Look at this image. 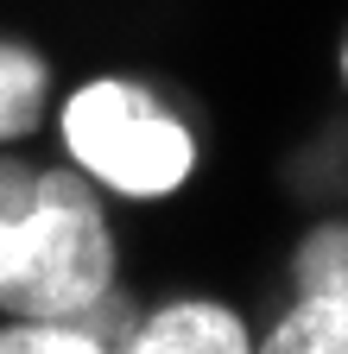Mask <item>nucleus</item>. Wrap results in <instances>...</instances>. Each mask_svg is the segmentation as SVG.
<instances>
[{"mask_svg": "<svg viewBox=\"0 0 348 354\" xmlns=\"http://www.w3.org/2000/svg\"><path fill=\"white\" fill-rule=\"evenodd\" d=\"M51 140L114 209H171L203 177V127L146 70L70 76L51 108Z\"/></svg>", "mask_w": 348, "mask_h": 354, "instance_id": "obj_1", "label": "nucleus"}, {"mask_svg": "<svg viewBox=\"0 0 348 354\" xmlns=\"http://www.w3.org/2000/svg\"><path fill=\"white\" fill-rule=\"evenodd\" d=\"M127 285L120 209L70 158L38 165L19 215H0V317H82Z\"/></svg>", "mask_w": 348, "mask_h": 354, "instance_id": "obj_2", "label": "nucleus"}, {"mask_svg": "<svg viewBox=\"0 0 348 354\" xmlns=\"http://www.w3.org/2000/svg\"><path fill=\"white\" fill-rule=\"evenodd\" d=\"M253 342H259V323L241 304L215 297L203 285H184V291L140 304L120 354H253Z\"/></svg>", "mask_w": 348, "mask_h": 354, "instance_id": "obj_3", "label": "nucleus"}, {"mask_svg": "<svg viewBox=\"0 0 348 354\" xmlns=\"http://www.w3.org/2000/svg\"><path fill=\"white\" fill-rule=\"evenodd\" d=\"M64 70L19 26H0V146H38L51 133Z\"/></svg>", "mask_w": 348, "mask_h": 354, "instance_id": "obj_4", "label": "nucleus"}, {"mask_svg": "<svg viewBox=\"0 0 348 354\" xmlns=\"http://www.w3.org/2000/svg\"><path fill=\"white\" fill-rule=\"evenodd\" d=\"M253 354H348V297L291 291L273 323H259Z\"/></svg>", "mask_w": 348, "mask_h": 354, "instance_id": "obj_5", "label": "nucleus"}, {"mask_svg": "<svg viewBox=\"0 0 348 354\" xmlns=\"http://www.w3.org/2000/svg\"><path fill=\"white\" fill-rule=\"evenodd\" d=\"M0 354H114L89 317H0Z\"/></svg>", "mask_w": 348, "mask_h": 354, "instance_id": "obj_6", "label": "nucleus"}, {"mask_svg": "<svg viewBox=\"0 0 348 354\" xmlns=\"http://www.w3.org/2000/svg\"><path fill=\"white\" fill-rule=\"evenodd\" d=\"M291 291H342L348 297V221H317V228H304L291 259Z\"/></svg>", "mask_w": 348, "mask_h": 354, "instance_id": "obj_7", "label": "nucleus"}, {"mask_svg": "<svg viewBox=\"0 0 348 354\" xmlns=\"http://www.w3.org/2000/svg\"><path fill=\"white\" fill-rule=\"evenodd\" d=\"M342 82H348V38H342Z\"/></svg>", "mask_w": 348, "mask_h": 354, "instance_id": "obj_8", "label": "nucleus"}]
</instances>
